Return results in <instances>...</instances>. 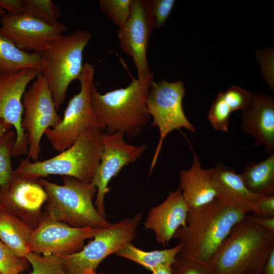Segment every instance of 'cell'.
Listing matches in <instances>:
<instances>
[{"label":"cell","mask_w":274,"mask_h":274,"mask_svg":"<svg viewBox=\"0 0 274 274\" xmlns=\"http://www.w3.org/2000/svg\"><path fill=\"white\" fill-rule=\"evenodd\" d=\"M247 214L217 198L208 204L189 209L186 226L179 228L174 235L181 245L176 258L199 263H210L234 226Z\"/></svg>","instance_id":"cell-1"},{"label":"cell","mask_w":274,"mask_h":274,"mask_svg":"<svg viewBox=\"0 0 274 274\" xmlns=\"http://www.w3.org/2000/svg\"><path fill=\"white\" fill-rule=\"evenodd\" d=\"M153 81V74L144 80L133 78L127 87L105 94L93 85L91 102L99 129L109 134L121 132L137 136L150 121L147 98Z\"/></svg>","instance_id":"cell-2"},{"label":"cell","mask_w":274,"mask_h":274,"mask_svg":"<svg viewBox=\"0 0 274 274\" xmlns=\"http://www.w3.org/2000/svg\"><path fill=\"white\" fill-rule=\"evenodd\" d=\"M273 250L274 232L247 215L234 226L210 263L214 274H261Z\"/></svg>","instance_id":"cell-3"},{"label":"cell","mask_w":274,"mask_h":274,"mask_svg":"<svg viewBox=\"0 0 274 274\" xmlns=\"http://www.w3.org/2000/svg\"><path fill=\"white\" fill-rule=\"evenodd\" d=\"M101 133L98 128L87 130L72 145L58 155L43 161H31L27 158L21 160L14 172L37 179L61 175L82 182L91 183L101 154Z\"/></svg>","instance_id":"cell-4"},{"label":"cell","mask_w":274,"mask_h":274,"mask_svg":"<svg viewBox=\"0 0 274 274\" xmlns=\"http://www.w3.org/2000/svg\"><path fill=\"white\" fill-rule=\"evenodd\" d=\"M39 180L48 196L45 213L51 218L75 227L104 229L112 224L96 210L93 199L97 189L91 183L66 176L63 185Z\"/></svg>","instance_id":"cell-5"},{"label":"cell","mask_w":274,"mask_h":274,"mask_svg":"<svg viewBox=\"0 0 274 274\" xmlns=\"http://www.w3.org/2000/svg\"><path fill=\"white\" fill-rule=\"evenodd\" d=\"M91 37L85 30L63 35L40 53L41 73L50 87L57 111L65 100L70 84L81 75L83 51Z\"/></svg>","instance_id":"cell-6"},{"label":"cell","mask_w":274,"mask_h":274,"mask_svg":"<svg viewBox=\"0 0 274 274\" xmlns=\"http://www.w3.org/2000/svg\"><path fill=\"white\" fill-rule=\"evenodd\" d=\"M141 214L128 217L101 229L82 249L60 256L67 274H95L99 264L115 254L136 236Z\"/></svg>","instance_id":"cell-7"},{"label":"cell","mask_w":274,"mask_h":274,"mask_svg":"<svg viewBox=\"0 0 274 274\" xmlns=\"http://www.w3.org/2000/svg\"><path fill=\"white\" fill-rule=\"evenodd\" d=\"M94 68L88 62L84 64L79 79V92L72 97L63 118L54 127L48 129L44 135L53 149L61 152L72 145L85 131L98 128L91 102V90L94 85Z\"/></svg>","instance_id":"cell-8"},{"label":"cell","mask_w":274,"mask_h":274,"mask_svg":"<svg viewBox=\"0 0 274 274\" xmlns=\"http://www.w3.org/2000/svg\"><path fill=\"white\" fill-rule=\"evenodd\" d=\"M186 89L182 80L168 82L162 80L153 81L147 98L152 125L159 131V139L150 168L151 174L157 162L164 139L175 130L184 128L192 132L195 128L187 118L183 108Z\"/></svg>","instance_id":"cell-9"},{"label":"cell","mask_w":274,"mask_h":274,"mask_svg":"<svg viewBox=\"0 0 274 274\" xmlns=\"http://www.w3.org/2000/svg\"><path fill=\"white\" fill-rule=\"evenodd\" d=\"M22 126L28 139L27 159L36 161L41 151V141L45 131L61 121L55 108L51 91L40 73L22 98Z\"/></svg>","instance_id":"cell-10"},{"label":"cell","mask_w":274,"mask_h":274,"mask_svg":"<svg viewBox=\"0 0 274 274\" xmlns=\"http://www.w3.org/2000/svg\"><path fill=\"white\" fill-rule=\"evenodd\" d=\"M124 135L121 132H102L101 135L102 152L91 183L97 189L94 206L105 218V197L111 189L108 187L110 181L123 167L135 162L147 149L146 145L136 146L126 143Z\"/></svg>","instance_id":"cell-11"},{"label":"cell","mask_w":274,"mask_h":274,"mask_svg":"<svg viewBox=\"0 0 274 274\" xmlns=\"http://www.w3.org/2000/svg\"><path fill=\"white\" fill-rule=\"evenodd\" d=\"M101 229L75 227L54 219L45 212L33 229L28 245L30 252L41 255H67L80 251L84 242Z\"/></svg>","instance_id":"cell-12"},{"label":"cell","mask_w":274,"mask_h":274,"mask_svg":"<svg viewBox=\"0 0 274 274\" xmlns=\"http://www.w3.org/2000/svg\"><path fill=\"white\" fill-rule=\"evenodd\" d=\"M48 199L39 179L14 173L8 183L0 188L3 210L28 224L33 229L43 217L42 208Z\"/></svg>","instance_id":"cell-13"},{"label":"cell","mask_w":274,"mask_h":274,"mask_svg":"<svg viewBox=\"0 0 274 274\" xmlns=\"http://www.w3.org/2000/svg\"><path fill=\"white\" fill-rule=\"evenodd\" d=\"M40 73L38 69L25 68L0 77V119L15 128L13 157L27 153V136L22 126V98L27 85Z\"/></svg>","instance_id":"cell-14"},{"label":"cell","mask_w":274,"mask_h":274,"mask_svg":"<svg viewBox=\"0 0 274 274\" xmlns=\"http://www.w3.org/2000/svg\"><path fill=\"white\" fill-rule=\"evenodd\" d=\"M155 28L146 0H132L130 16L125 24L119 28L117 37L120 47L131 57L138 77L144 80L150 73L147 50L150 35Z\"/></svg>","instance_id":"cell-15"},{"label":"cell","mask_w":274,"mask_h":274,"mask_svg":"<svg viewBox=\"0 0 274 274\" xmlns=\"http://www.w3.org/2000/svg\"><path fill=\"white\" fill-rule=\"evenodd\" d=\"M3 32L21 50L41 53L66 31L59 21L50 24L25 13L4 14L1 18Z\"/></svg>","instance_id":"cell-16"},{"label":"cell","mask_w":274,"mask_h":274,"mask_svg":"<svg viewBox=\"0 0 274 274\" xmlns=\"http://www.w3.org/2000/svg\"><path fill=\"white\" fill-rule=\"evenodd\" d=\"M189 210L181 191L178 188L170 191L160 204L150 209L144 223V227L153 231L157 242L165 246L179 228L186 226Z\"/></svg>","instance_id":"cell-17"},{"label":"cell","mask_w":274,"mask_h":274,"mask_svg":"<svg viewBox=\"0 0 274 274\" xmlns=\"http://www.w3.org/2000/svg\"><path fill=\"white\" fill-rule=\"evenodd\" d=\"M242 131L253 136L255 146H263L269 154L274 152V99L270 96L253 94L250 106L243 111Z\"/></svg>","instance_id":"cell-18"},{"label":"cell","mask_w":274,"mask_h":274,"mask_svg":"<svg viewBox=\"0 0 274 274\" xmlns=\"http://www.w3.org/2000/svg\"><path fill=\"white\" fill-rule=\"evenodd\" d=\"M211 180L217 198L232 207L253 212L263 195L250 191L245 185L239 174L223 164L211 168Z\"/></svg>","instance_id":"cell-19"},{"label":"cell","mask_w":274,"mask_h":274,"mask_svg":"<svg viewBox=\"0 0 274 274\" xmlns=\"http://www.w3.org/2000/svg\"><path fill=\"white\" fill-rule=\"evenodd\" d=\"M178 188L189 209L208 204L217 198L212 182L211 169L203 168L194 153L190 167L182 170L180 174Z\"/></svg>","instance_id":"cell-20"},{"label":"cell","mask_w":274,"mask_h":274,"mask_svg":"<svg viewBox=\"0 0 274 274\" xmlns=\"http://www.w3.org/2000/svg\"><path fill=\"white\" fill-rule=\"evenodd\" d=\"M42 66L40 53L21 50L4 34L0 27V77L25 68L41 71Z\"/></svg>","instance_id":"cell-21"},{"label":"cell","mask_w":274,"mask_h":274,"mask_svg":"<svg viewBox=\"0 0 274 274\" xmlns=\"http://www.w3.org/2000/svg\"><path fill=\"white\" fill-rule=\"evenodd\" d=\"M33 228L19 218L0 212V239L17 255L25 257Z\"/></svg>","instance_id":"cell-22"},{"label":"cell","mask_w":274,"mask_h":274,"mask_svg":"<svg viewBox=\"0 0 274 274\" xmlns=\"http://www.w3.org/2000/svg\"><path fill=\"white\" fill-rule=\"evenodd\" d=\"M239 175L253 193L261 195L274 194V152L260 162L249 161Z\"/></svg>","instance_id":"cell-23"},{"label":"cell","mask_w":274,"mask_h":274,"mask_svg":"<svg viewBox=\"0 0 274 274\" xmlns=\"http://www.w3.org/2000/svg\"><path fill=\"white\" fill-rule=\"evenodd\" d=\"M181 246L179 243L170 249L146 251L138 248L131 243H129L115 254L131 260L152 271L160 265H171L175 261Z\"/></svg>","instance_id":"cell-24"},{"label":"cell","mask_w":274,"mask_h":274,"mask_svg":"<svg viewBox=\"0 0 274 274\" xmlns=\"http://www.w3.org/2000/svg\"><path fill=\"white\" fill-rule=\"evenodd\" d=\"M15 141V131L11 129L0 136V188L6 185L14 173L11 158Z\"/></svg>","instance_id":"cell-25"},{"label":"cell","mask_w":274,"mask_h":274,"mask_svg":"<svg viewBox=\"0 0 274 274\" xmlns=\"http://www.w3.org/2000/svg\"><path fill=\"white\" fill-rule=\"evenodd\" d=\"M25 257L32 268V271L28 274H67L59 256L29 252Z\"/></svg>","instance_id":"cell-26"},{"label":"cell","mask_w":274,"mask_h":274,"mask_svg":"<svg viewBox=\"0 0 274 274\" xmlns=\"http://www.w3.org/2000/svg\"><path fill=\"white\" fill-rule=\"evenodd\" d=\"M24 13L48 23L57 22L61 11L51 0H23Z\"/></svg>","instance_id":"cell-27"},{"label":"cell","mask_w":274,"mask_h":274,"mask_svg":"<svg viewBox=\"0 0 274 274\" xmlns=\"http://www.w3.org/2000/svg\"><path fill=\"white\" fill-rule=\"evenodd\" d=\"M132 0H99L100 9L119 28L127 21L131 12Z\"/></svg>","instance_id":"cell-28"},{"label":"cell","mask_w":274,"mask_h":274,"mask_svg":"<svg viewBox=\"0 0 274 274\" xmlns=\"http://www.w3.org/2000/svg\"><path fill=\"white\" fill-rule=\"evenodd\" d=\"M29 264L25 257L17 255L0 239L1 274L21 273L28 268Z\"/></svg>","instance_id":"cell-29"},{"label":"cell","mask_w":274,"mask_h":274,"mask_svg":"<svg viewBox=\"0 0 274 274\" xmlns=\"http://www.w3.org/2000/svg\"><path fill=\"white\" fill-rule=\"evenodd\" d=\"M232 111L224 100L221 92L212 103L208 118L214 129L226 132Z\"/></svg>","instance_id":"cell-30"},{"label":"cell","mask_w":274,"mask_h":274,"mask_svg":"<svg viewBox=\"0 0 274 274\" xmlns=\"http://www.w3.org/2000/svg\"><path fill=\"white\" fill-rule=\"evenodd\" d=\"M221 93L232 112L247 109L251 103L253 95L251 92L237 86H232Z\"/></svg>","instance_id":"cell-31"},{"label":"cell","mask_w":274,"mask_h":274,"mask_svg":"<svg viewBox=\"0 0 274 274\" xmlns=\"http://www.w3.org/2000/svg\"><path fill=\"white\" fill-rule=\"evenodd\" d=\"M155 28H159L165 23L175 4V0H146Z\"/></svg>","instance_id":"cell-32"},{"label":"cell","mask_w":274,"mask_h":274,"mask_svg":"<svg viewBox=\"0 0 274 274\" xmlns=\"http://www.w3.org/2000/svg\"><path fill=\"white\" fill-rule=\"evenodd\" d=\"M170 267L172 274H214L210 263H196L176 258Z\"/></svg>","instance_id":"cell-33"},{"label":"cell","mask_w":274,"mask_h":274,"mask_svg":"<svg viewBox=\"0 0 274 274\" xmlns=\"http://www.w3.org/2000/svg\"><path fill=\"white\" fill-rule=\"evenodd\" d=\"M253 215L260 217H274V194L263 195L256 204Z\"/></svg>","instance_id":"cell-34"},{"label":"cell","mask_w":274,"mask_h":274,"mask_svg":"<svg viewBox=\"0 0 274 274\" xmlns=\"http://www.w3.org/2000/svg\"><path fill=\"white\" fill-rule=\"evenodd\" d=\"M0 7L10 15H21L25 12L23 0H0Z\"/></svg>","instance_id":"cell-35"},{"label":"cell","mask_w":274,"mask_h":274,"mask_svg":"<svg viewBox=\"0 0 274 274\" xmlns=\"http://www.w3.org/2000/svg\"><path fill=\"white\" fill-rule=\"evenodd\" d=\"M251 218L262 227L274 232V217H260L251 215Z\"/></svg>","instance_id":"cell-36"},{"label":"cell","mask_w":274,"mask_h":274,"mask_svg":"<svg viewBox=\"0 0 274 274\" xmlns=\"http://www.w3.org/2000/svg\"><path fill=\"white\" fill-rule=\"evenodd\" d=\"M261 274H274V250H272L268 256Z\"/></svg>","instance_id":"cell-37"},{"label":"cell","mask_w":274,"mask_h":274,"mask_svg":"<svg viewBox=\"0 0 274 274\" xmlns=\"http://www.w3.org/2000/svg\"><path fill=\"white\" fill-rule=\"evenodd\" d=\"M171 265L161 264L155 268L152 274H172Z\"/></svg>","instance_id":"cell-38"},{"label":"cell","mask_w":274,"mask_h":274,"mask_svg":"<svg viewBox=\"0 0 274 274\" xmlns=\"http://www.w3.org/2000/svg\"><path fill=\"white\" fill-rule=\"evenodd\" d=\"M12 126L6 124L3 120L0 119V136L11 129Z\"/></svg>","instance_id":"cell-39"},{"label":"cell","mask_w":274,"mask_h":274,"mask_svg":"<svg viewBox=\"0 0 274 274\" xmlns=\"http://www.w3.org/2000/svg\"><path fill=\"white\" fill-rule=\"evenodd\" d=\"M4 14H5V11L0 7V18H1Z\"/></svg>","instance_id":"cell-40"},{"label":"cell","mask_w":274,"mask_h":274,"mask_svg":"<svg viewBox=\"0 0 274 274\" xmlns=\"http://www.w3.org/2000/svg\"><path fill=\"white\" fill-rule=\"evenodd\" d=\"M3 211V209L1 207V206H0V212Z\"/></svg>","instance_id":"cell-41"},{"label":"cell","mask_w":274,"mask_h":274,"mask_svg":"<svg viewBox=\"0 0 274 274\" xmlns=\"http://www.w3.org/2000/svg\"><path fill=\"white\" fill-rule=\"evenodd\" d=\"M95 274H104L103 273L100 272H96Z\"/></svg>","instance_id":"cell-42"},{"label":"cell","mask_w":274,"mask_h":274,"mask_svg":"<svg viewBox=\"0 0 274 274\" xmlns=\"http://www.w3.org/2000/svg\"><path fill=\"white\" fill-rule=\"evenodd\" d=\"M0 274H1V272H0Z\"/></svg>","instance_id":"cell-43"}]
</instances>
